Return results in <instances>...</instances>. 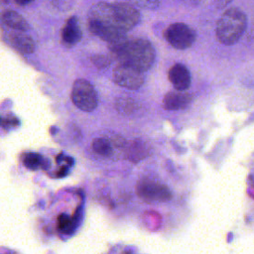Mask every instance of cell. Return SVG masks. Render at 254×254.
Returning a JSON list of instances; mask_svg holds the SVG:
<instances>
[{"label":"cell","instance_id":"6da1fadb","mask_svg":"<svg viewBox=\"0 0 254 254\" xmlns=\"http://www.w3.org/2000/svg\"><path fill=\"white\" fill-rule=\"evenodd\" d=\"M140 20L139 11L129 3L99 2L88 12L89 30L100 39L112 43L125 37Z\"/></svg>","mask_w":254,"mask_h":254},{"label":"cell","instance_id":"7a4b0ae2","mask_svg":"<svg viewBox=\"0 0 254 254\" xmlns=\"http://www.w3.org/2000/svg\"><path fill=\"white\" fill-rule=\"evenodd\" d=\"M109 47L119 64L130 65L143 72L149 69L155 61V50L145 39L124 37L109 43Z\"/></svg>","mask_w":254,"mask_h":254},{"label":"cell","instance_id":"3957f363","mask_svg":"<svg viewBox=\"0 0 254 254\" xmlns=\"http://www.w3.org/2000/svg\"><path fill=\"white\" fill-rule=\"evenodd\" d=\"M246 27V15L237 8H229L217 21L216 38L225 46L234 45L243 36Z\"/></svg>","mask_w":254,"mask_h":254},{"label":"cell","instance_id":"277c9868","mask_svg":"<svg viewBox=\"0 0 254 254\" xmlns=\"http://www.w3.org/2000/svg\"><path fill=\"white\" fill-rule=\"evenodd\" d=\"M73 104L85 112L93 111L98 103L97 93L92 84L86 79H76L70 94Z\"/></svg>","mask_w":254,"mask_h":254},{"label":"cell","instance_id":"5b68a950","mask_svg":"<svg viewBox=\"0 0 254 254\" xmlns=\"http://www.w3.org/2000/svg\"><path fill=\"white\" fill-rule=\"evenodd\" d=\"M165 38L173 48L178 50H186L190 48L195 41V33L187 24L177 22L171 24L167 28Z\"/></svg>","mask_w":254,"mask_h":254},{"label":"cell","instance_id":"8992f818","mask_svg":"<svg viewBox=\"0 0 254 254\" xmlns=\"http://www.w3.org/2000/svg\"><path fill=\"white\" fill-rule=\"evenodd\" d=\"M136 190L139 197L147 202H162L172 198V192L167 186L149 180L139 182Z\"/></svg>","mask_w":254,"mask_h":254},{"label":"cell","instance_id":"52a82bcc","mask_svg":"<svg viewBox=\"0 0 254 254\" xmlns=\"http://www.w3.org/2000/svg\"><path fill=\"white\" fill-rule=\"evenodd\" d=\"M112 76L115 83L131 90L138 89L144 83L143 71L122 64L114 68Z\"/></svg>","mask_w":254,"mask_h":254},{"label":"cell","instance_id":"ba28073f","mask_svg":"<svg viewBox=\"0 0 254 254\" xmlns=\"http://www.w3.org/2000/svg\"><path fill=\"white\" fill-rule=\"evenodd\" d=\"M168 77L177 90L185 91L190 85V72L183 64H175L169 69Z\"/></svg>","mask_w":254,"mask_h":254},{"label":"cell","instance_id":"9c48e42d","mask_svg":"<svg viewBox=\"0 0 254 254\" xmlns=\"http://www.w3.org/2000/svg\"><path fill=\"white\" fill-rule=\"evenodd\" d=\"M191 101V95L186 91L173 90L168 92L163 99V106L167 110H180L186 108Z\"/></svg>","mask_w":254,"mask_h":254},{"label":"cell","instance_id":"30bf717a","mask_svg":"<svg viewBox=\"0 0 254 254\" xmlns=\"http://www.w3.org/2000/svg\"><path fill=\"white\" fill-rule=\"evenodd\" d=\"M7 41L18 52L29 55L35 51V43L33 39L22 31H16L8 34Z\"/></svg>","mask_w":254,"mask_h":254},{"label":"cell","instance_id":"8fae6325","mask_svg":"<svg viewBox=\"0 0 254 254\" xmlns=\"http://www.w3.org/2000/svg\"><path fill=\"white\" fill-rule=\"evenodd\" d=\"M81 30L75 16L70 17L64 24L62 31V39L67 45H75L81 39Z\"/></svg>","mask_w":254,"mask_h":254},{"label":"cell","instance_id":"7c38bea8","mask_svg":"<svg viewBox=\"0 0 254 254\" xmlns=\"http://www.w3.org/2000/svg\"><path fill=\"white\" fill-rule=\"evenodd\" d=\"M3 21L8 27H10L15 31L25 32L29 28L27 21L19 13L15 11H11V10L6 11L3 14Z\"/></svg>","mask_w":254,"mask_h":254},{"label":"cell","instance_id":"4fadbf2b","mask_svg":"<svg viewBox=\"0 0 254 254\" xmlns=\"http://www.w3.org/2000/svg\"><path fill=\"white\" fill-rule=\"evenodd\" d=\"M126 155L130 161L137 162L148 156V148L142 141L134 140L126 146Z\"/></svg>","mask_w":254,"mask_h":254},{"label":"cell","instance_id":"5bb4252c","mask_svg":"<svg viewBox=\"0 0 254 254\" xmlns=\"http://www.w3.org/2000/svg\"><path fill=\"white\" fill-rule=\"evenodd\" d=\"M92 150L102 157H109L113 153L111 142L106 138H95L91 144Z\"/></svg>","mask_w":254,"mask_h":254},{"label":"cell","instance_id":"9a60e30c","mask_svg":"<svg viewBox=\"0 0 254 254\" xmlns=\"http://www.w3.org/2000/svg\"><path fill=\"white\" fill-rule=\"evenodd\" d=\"M23 163L27 168L31 170H36L42 165V158L39 154L29 153L24 157Z\"/></svg>","mask_w":254,"mask_h":254},{"label":"cell","instance_id":"2e32d148","mask_svg":"<svg viewBox=\"0 0 254 254\" xmlns=\"http://www.w3.org/2000/svg\"><path fill=\"white\" fill-rule=\"evenodd\" d=\"M58 227L64 233H68L73 228V220L65 213H62L58 218Z\"/></svg>","mask_w":254,"mask_h":254},{"label":"cell","instance_id":"e0dca14e","mask_svg":"<svg viewBox=\"0 0 254 254\" xmlns=\"http://www.w3.org/2000/svg\"><path fill=\"white\" fill-rule=\"evenodd\" d=\"M136 104L131 98H120L117 101V109L123 113H131L134 111Z\"/></svg>","mask_w":254,"mask_h":254},{"label":"cell","instance_id":"ac0fdd59","mask_svg":"<svg viewBox=\"0 0 254 254\" xmlns=\"http://www.w3.org/2000/svg\"><path fill=\"white\" fill-rule=\"evenodd\" d=\"M135 5L146 8V9H155L160 6L162 0H131Z\"/></svg>","mask_w":254,"mask_h":254},{"label":"cell","instance_id":"d6986e66","mask_svg":"<svg viewBox=\"0 0 254 254\" xmlns=\"http://www.w3.org/2000/svg\"><path fill=\"white\" fill-rule=\"evenodd\" d=\"M91 60H92V63L94 64V65H96L99 68L107 67L111 63L110 59L105 55H95L94 57H92Z\"/></svg>","mask_w":254,"mask_h":254},{"label":"cell","instance_id":"ffe728a7","mask_svg":"<svg viewBox=\"0 0 254 254\" xmlns=\"http://www.w3.org/2000/svg\"><path fill=\"white\" fill-rule=\"evenodd\" d=\"M33 0H15V2L19 5H27L29 3H31Z\"/></svg>","mask_w":254,"mask_h":254}]
</instances>
